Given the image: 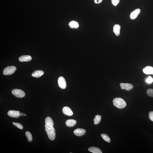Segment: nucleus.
Segmentation results:
<instances>
[{
    "label": "nucleus",
    "mask_w": 153,
    "mask_h": 153,
    "mask_svg": "<svg viewBox=\"0 0 153 153\" xmlns=\"http://www.w3.org/2000/svg\"><path fill=\"white\" fill-rule=\"evenodd\" d=\"M45 130L49 139L53 141L55 139L56 136L55 130L53 126L45 125Z\"/></svg>",
    "instance_id": "f257e3e1"
},
{
    "label": "nucleus",
    "mask_w": 153,
    "mask_h": 153,
    "mask_svg": "<svg viewBox=\"0 0 153 153\" xmlns=\"http://www.w3.org/2000/svg\"><path fill=\"white\" fill-rule=\"evenodd\" d=\"M114 105L119 109L124 108L126 106V104L123 99L120 98H115L113 100Z\"/></svg>",
    "instance_id": "f03ea898"
},
{
    "label": "nucleus",
    "mask_w": 153,
    "mask_h": 153,
    "mask_svg": "<svg viewBox=\"0 0 153 153\" xmlns=\"http://www.w3.org/2000/svg\"><path fill=\"white\" fill-rule=\"evenodd\" d=\"M17 70L16 67L14 66H9L6 67L3 71L4 75H9L13 74Z\"/></svg>",
    "instance_id": "7ed1b4c3"
},
{
    "label": "nucleus",
    "mask_w": 153,
    "mask_h": 153,
    "mask_svg": "<svg viewBox=\"0 0 153 153\" xmlns=\"http://www.w3.org/2000/svg\"><path fill=\"white\" fill-rule=\"evenodd\" d=\"M12 93L14 96L17 98H23L25 95V93L21 90L14 89L12 90Z\"/></svg>",
    "instance_id": "20e7f679"
},
{
    "label": "nucleus",
    "mask_w": 153,
    "mask_h": 153,
    "mask_svg": "<svg viewBox=\"0 0 153 153\" xmlns=\"http://www.w3.org/2000/svg\"><path fill=\"white\" fill-rule=\"evenodd\" d=\"M58 83L59 87L62 89H65L67 87V83L65 79L63 77H59L58 79Z\"/></svg>",
    "instance_id": "39448f33"
},
{
    "label": "nucleus",
    "mask_w": 153,
    "mask_h": 153,
    "mask_svg": "<svg viewBox=\"0 0 153 153\" xmlns=\"http://www.w3.org/2000/svg\"><path fill=\"white\" fill-rule=\"evenodd\" d=\"M120 86L122 89H125L127 91H130L133 89V86L131 84L128 83H120Z\"/></svg>",
    "instance_id": "423d86ee"
},
{
    "label": "nucleus",
    "mask_w": 153,
    "mask_h": 153,
    "mask_svg": "<svg viewBox=\"0 0 153 153\" xmlns=\"http://www.w3.org/2000/svg\"><path fill=\"white\" fill-rule=\"evenodd\" d=\"M19 111L10 110L7 113V115L9 117L14 118H18L20 116Z\"/></svg>",
    "instance_id": "0eeeda50"
},
{
    "label": "nucleus",
    "mask_w": 153,
    "mask_h": 153,
    "mask_svg": "<svg viewBox=\"0 0 153 153\" xmlns=\"http://www.w3.org/2000/svg\"><path fill=\"white\" fill-rule=\"evenodd\" d=\"M86 131L85 129L82 128H78L73 131L74 134L76 136H81L84 135L86 133Z\"/></svg>",
    "instance_id": "6e6552de"
},
{
    "label": "nucleus",
    "mask_w": 153,
    "mask_h": 153,
    "mask_svg": "<svg viewBox=\"0 0 153 153\" xmlns=\"http://www.w3.org/2000/svg\"><path fill=\"white\" fill-rule=\"evenodd\" d=\"M62 112L64 114L66 115L71 116L73 115V112L71 109L68 107H64L62 109Z\"/></svg>",
    "instance_id": "1a4fd4ad"
},
{
    "label": "nucleus",
    "mask_w": 153,
    "mask_h": 153,
    "mask_svg": "<svg viewBox=\"0 0 153 153\" xmlns=\"http://www.w3.org/2000/svg\"><path fill=\"white\" fill-rule=\"evenodd\" d=\"M143 72L146 74L153 75V67L147 66L143 69Z\"/></svg>",
    "instance_id": "9d476101"
},
{
    "label": "nucleus",
    "mask_w": 153,
    "mask_h": 153,
    "mask_svg": "<svg viewBox=\"0 0 153 153\" xmlns=\"http://www.w3.org/2000/svg\"><path fill=\"white\" fill-rule=\"evenodd\" d=\"M141 12L140 9H137L133 11L130 14V18L132 19H134L137 17Z\"/></svg>",
    "instance_id": "9b49d317"
},
{
    "label": "nucleus",
    "mask_w": 153,
    "mask_h": 153,
    "mask_svg": "<svg viewBox=\"0 0 153 153\" xmlns=\"http://www.w3.org/2000/svg\"><path fill=\"white\" fill-rule=\"evenodd\" d=\"M32 59V57L29 55H23L19 58V60L20 62H28Z\"/></svg>",
    "instance_id": "f8f14e48"
},
{
    "label": "nucleus",
    "mask_w": 153,
    "mask_h": 153,
    "mask_svg": "<svg viewBox=\"0 0 153 153\" xmlns=\"http://www.w3.org/2000/svg\"><path fill=\"white\" fill-rule=\"evenodd\" d=\"M120 26L118 24L115 25L113 27L114 33L117 36H119L120 34Z\"/></svg>",
    "instance_id": "ddd939ff"
},
{
    "label": "nucleus",
    "mask_w": 153,
    "mask_h": 153,
    "mask_svg": "<svg viewBox=\"0 0 153 153\" xmlns=\"http://www.w3.org/2000/svg\"><path fill=\"white\" fill-rule=\"evenodd\" d=\"M44 74V72L42 70H36L32 74V76L36 78H40Z\"/></svg>",
    "instance_id": "4468645a"
},
{
    "label": "nucleus",
    "mask_w": 153,
    "mask_h": 153,
    "mask_svg": "<svg viewBox=\"0 0 153 153\" xmlns=\"http://www.w3.org/2000/svg\"><path fill=\"white\" fill-rule=\"evenodd\" d=\"M77 123L76 121L73 120H69L66 121V124L67 126L69 127H73L76 125Z\"/></svg>",
    "instance_id": "2eb2a0df"
},
{
    "label": "nucleus",
    "mask_w": 153,
    "mask_h": 153,
    "mask_svg": "<svg viewBox=\"0 0 153 153\" xmlns=\"http://www.w3.org/2000/svg\"><path fill=\"white\" fill-rule=\"evenodd\" d=\"M88 150L93 153H102L101 150L97 147H91L88 148Z\"/></svg>",
    "instance_id": "dca6fc26"
},
{
    "label": "nucleus",
    "mask_w": 153,
    "mask_h": 153,
    "mask_svg": "<svg viewBox=\"0 0 153 153\" xmlns=\"http://www.w3.org/2000/svg\"><path fill=\"white\" fill-rule=\"evenodd\" d=\"M45 122L48 125L53 126L54 124L52 119L50 117H47L45 119Z\"/></svg>",
    "instance_id": "f3484780"
},
{
    "label": "nucleus",
    "mask_w": 153,
    "mask_h": 153,
    "mask_svg": "<svg viewBox=\"0 0 153 153\" xmlns=\"http://www.w3.org/2000/svg\"><path fill=\"white\" fill-rule=\"evenodd\" d=\"M69 25L70 28H77L79 27L78 23L75 21H71L69 23Z\"/></svg>",
    "instance_id": "a211bd4d"
},
{
    "label": "nucleus",
    "mask_w": 153,
    "mask_h": 153,
    "mask_svg": "<svg viewBox=\"0 0 153 153\" xmlns=\"http://www.w3.org/2000/svg\"><path fill=\"white\" fill-rule=\"evenodd\" d=\"M101 120V116L100 115H96L94 117V124L95 125L98 124L100 122Z\"/></svg>",
    "instance_id": "6ab92c4d"
},
{
    "label": "nucleus",
    "mask_w": 153,
    "mask_h": 153,
    "mask_svg": "<svg viewBox=\"0 0 153 153\" xmlns=\"http://www.w3.org/2000/svg\"><path fill=\"white\" fill-rule=\"evenodd\" d=\"M101 136L105 141L108 143L111 142L110 138L107 134L102 133L101 134Z\"/></svg>",
    "instance_id": "aec40b11"
},
{
    "label": "nucleus",
    "mask_w": 153,
    "mask_h": 153,
    "mask_svg": "<svg viewBox=\"0 0 153 153\" xmlns=\"http://www.w3.org/2000/svg\"><path fill=\"white\" fill-rule=\"evenodd\" d=\"M25 135L28 140V141L29 142L32 141L33 140V137L31 133L27 131L26 132Z\"/></svg>",
    "instance_id": "412c9836"
},
{
    "label": "nucleus",
    "mask_w": 153,
    "mask_h": 153,
    "mask_svg": "<svg viewBox=\"0 0 153 153\" xmlns=\"http://www.w3.org/2000/svg\"><path fill=\"white\" fill-rule=\"evenodd\" d=\"M146 94L148 96L153 97V89L149 88L146 91Z\"/></svg>",
    "instance_id": "4be33fe9"
},
{
    "label": "nucleus",
    "mask_w": 153,
    "mask_h": 153,
    "mask_svg": "<svg viewBox=\"0 0 153 153\" xmlns=\"http://www.w3.org/2000/svg\"><path fill=\"white\" fill-rule=\"evenodd\" d=\"M12 124L14 125L20 129H23V126L21 124L19 123H16L15 122H13Z\"/></svg>",
    "instance_id": "5701e85b"
},
{
    "label": "nucleus",
    "mask_w": 153,
    "mask_h": 153,
    "mask_svg": "<svg viewBox=\"0 0 153 153\" xmlns=\"http://www.w3.org/2000/svg\"><path fill=\"white\" fill-rule=\"evenodd\" d=\"M120 0H112V2L114 6H116L119 4Z\"/></svg>",
    "instance_id": "b1692460"
},
{
    "label": "nucleus",
    "mask_w": 153,
    "mask_h": 153,
    "mask_svg": "<svg viewBox=\"0 0 153 153\" xmlns=\"http://www.w3.org/2000/svg\"><path fill=\"white\" fill-rule=\"evenodd\" d=\"M146 82L148 83H151L153 81V78L151 76H149L146 80Z\"/></svg>",
    "instance_id": "393cba45"
},
{
    "label": "nucleus",
    "mask_w": 153,
    "mask_h": 153,
    "mask_svg": "<svg viewBox=\"0 0 153 153\" xmlns=\"http://www.w3.org/2000/svg\"><path fill=\"white\" fill-rule=\"evenodd\" d=\"M149 117L150 120L153 122V112L151 111L149 113Z\"/></svg>",
    "instance_id": "a878e982"
},
{
    "label": "nucleus",
    "mask_w": 153,
    "mask_h": 153,
    "mask_svg": "<svg viewBox=\"0 0 153 153\" xmlns=\"http://www.w3.org/2000/svg\"><path fill=\"white\" fill-rule=\"evenodd\" d=\"M94 1L96 4H99L102 2V0H94Z\"/></svg>",
    "instance_id": "bb28decb"
},
{
    "label": "nucleus",
    "mask_w": 153,
    "mask_h": 153,
    "mask_svg": "<svg viewBox=\"0 0 153 153\" xmlns=\"http://www.w3.org/2000/svg\"><path fill=\"white\" fill-rule=\"evenodd\" d=\"M24 115V114L23 115V113H21L20 112V116H22V115Z\"/></svg>",
    "instance_id": "cd10ccee"
},
{
    "label": "nucleus",
    "mask_w": 153,
    "mask_h": 153,
    "mask_svg": "<svg viewBox=\"0 0 153 153\" xmlns=\"http://www.w3.org/2000/svg\"><path fill=\"white\" fill-rule=\"evenodd\" d=\"M24 116H26V114H24Z\"/></svg>",
    "instance_id": "c85d7f7f"
}]
</instances>
